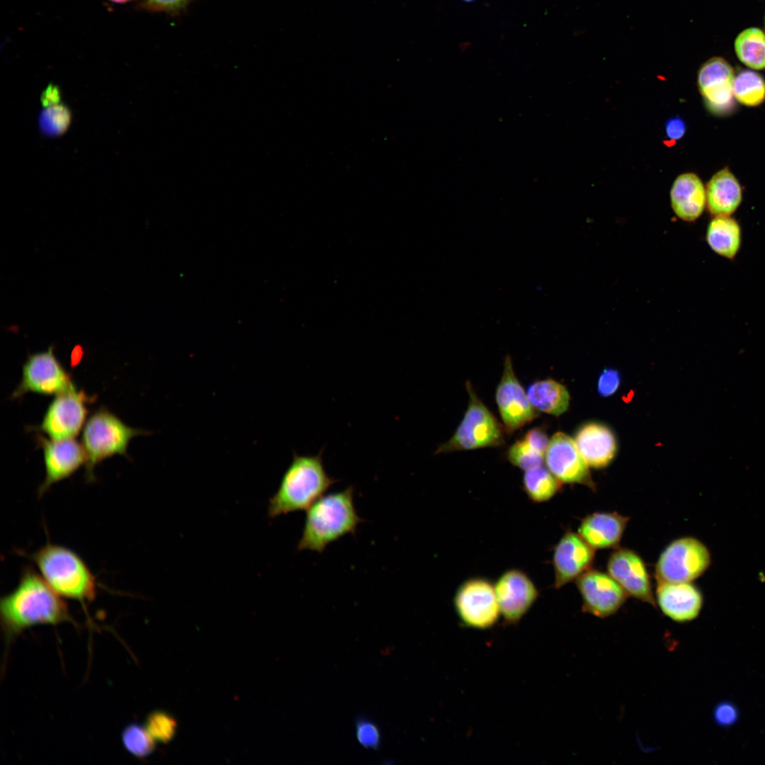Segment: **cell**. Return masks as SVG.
I'll return each instance as SVG.
<instances>
[{"instance_id":"obj_1","label":"cell","mask_w":765,"mask_h":765,"mask_svg":"<svg viewBox=\"0 0 765 765\" xmlns=\"http://www.w3.org/2000/svg\"><path fill=\"white\" fill-rule=\"evenodd\" d=\"M0 620L6 647L30 627L73 623L62 596L29 567L23 569L16 587L1 598Z\"/></svg>"},{"instance_id":"obj_2","label":"cell","mask_w":765,"mask_h":765,"mask_svg":"<svg viewBox=\"0 0 765 765\" xmlns=\"http://www.w3.org/2000/svg\"><path fill=\"white\" fill-rule=\"evenodd\" d=\"M362 521L355 508L353 487L323 495L307 509L297 549L321 553L331 543L354 534Z\"/></svg>"},{"instance_id":"obj_3","label":"cell","mask_w":765,"mask_h":765,"mask_svg":"<svg viewBox=\"0 0 765 765\" xmlns=\"http://www.w3.org/2000/svg\"><path fill=\"white\" fill-rule=\"evenodd\" d=\"M335 482L325 470L322 450L315 455L294 453L278 490L269 500L268 515L274 518L307 510Z\"/></svg>"},{"instance_id":"obj_4","label":"cell","mask_w":765,"mask_h":765,"mask_svg":"<svg viewBox=\"0 0 765 765\" xmlns=\"http://www.w3.org/2000/svg\"><path fill=\"white\" fill-rule=\"evenodd\" d=\"M41 576L62 598L81 604L94 600L97 583L84 560L72 550L47 543L29 555Z\"/></svg>"},{"instance_id":"obj_5","label":"cell","mask_w":765,"mask_h":765,"mask_svg":"<svg viewBox=\"0 0 765 765\" xmlns=\"http://www.w3.org/2000/svg\"><path fill=\"white\" fill-rule=\"evenodd\" d=\"M146 431L127 426L106 409H100L86 421L81 436L86 453V476L94 479V470L99 463L115 454L127 455L130 440Z\"/></svg>"},{"instance_id":"obj_6","label":"cell","mask_w":765,"mask_h":765,"mask_svg":"<svg viewBox=\"0 0 765 765\" xmlns=\"http://www.w3.org/2000/svg\"><path fill=\"white\" fill-rule=\"evenodd\" d=\"M469 402L464 416L453 436L441 444L436 453L470 450L504 444V428L475 392L467 381Z\"/></svg>"},{"instance_id":"obj_7","label":"cell","mask_w":765,"mask_h":765,"mask_svg":"<svg viewBox=\"0 0 765 765\" xmlns=\"http://www.w3.org/2000/svg\"><path fill=\"white\" fill-rule=\"evenodd\" d=\"M710 556L707 548L692 537L678 538L662 551L655 565L658 583L690 582L708 567Z\"/></svg>"},{"instance_id":"obj_8","label":"cell","mask_w":765,"mask_h":765,"mask_svg":"<svg viewBox=\"0 0 765 765\" xmlns=\"http://www.w3.org/2000/svg\"><path fill=\"white\" fill-rule=\"evenodd\" d=\"M453 604L462 623L474 629L492 627L501 613L494 586L483 578H472L462 583L455 594Z\"/></svg>"},{"instance_id":"obj_9","label":"cell","mask_w":765,"mask_h":765,"mask_svg":"<svg viewBox=\"0 0 765 765\" xmlns=\"http://www.w3.org/2000/svg\"><path fill=\"white\" fill-rule=\"evenodd\" d=\"M74 383L54 353V346L45 351L28 356L23 366L22 379L11 395L12 399L26 392L58 395L69 389Z\"/></svg>"},{"instance_id":"obj_10","label":"cell","mask_w":765,"mask_h":765,"mask_svg":"<svg viewBox=\"0 0 765 765\" xmlns=\"http://www.w3.org/2000/svg\"><path fill=\"white\" fill-rule=\"evenodd\" d=\"M90 401L74 385L56 395L50 404L38 427L50 439L74 438L81 431L87 415L86 404Z\"/></svg>"},{"instance_id":"obj_11","label":"cell","mask_w":765,"mask_h":765,"mask_svg":"<svg viewBox=\"0 0 765 765\" xmlns=\"http://www.w3.org/2000/svg\"><path fill=\"white\" fill-rule=\"evenodd\" d=\"M496 402L505 432L511 435L538 416L516 378L511 356L504 359V370L496 389Z\"/></svg>"},{"instance_id":"obj_12","label":"cell","mask_w":765,"mask_h":765,"mask_svg":"<svg viewBox=\"0 0 765 765\" xmlns=\"http://www.w3.org/2000/svg\"><path fill=\"white\" fill-rule=\"evenodd\" d=\"M582 598L583 611L598 618L616 613L625 603L627 594L609 574L589 570L576 579Z\"/></svg>"},{"instance_id":"obj_13","label":"cell","mask_w":765,"mask_h":765,"mask_svg":"<svg viewBox=\"0 0 765 765\" xmlns=\"http://www.w3.org/2000/svg\"><path fill=\"white\" fill-rule=\"evenodd\" d=\"M546 467L561 482L582 484L594 488L588 464L579 453L574 440L562 432L549 440L544 455Z\"/></svg>"},{"instance_id":"obj_14","label":"cell","mask_w":765,"mask_h":765,"mask_svg":"<svg viewBox=\"0 0 765 765\" xmlns=\"http://www.w3.org/2000/svg\"><path fill=\"white\" fill-rule=\"evenodd\" d=\"M38 442L43 450L45 467V479L38 490L41 497L54 484L69 477L85 464L86 458L82 445L74 438L48 440L38 435Z\"/></svg>"},{"instance_id":"obj_15","label":"cell","mask_w":765,"mask_h":765,"mask_svg":"<svg viewBox=\"0 0 765 765\" xmlns=\"http://www.w3.org/2000/svg\"><path fill=\"white\" fill-rule=\"evenodd\" d=\"M734 79L733 68L722 57H712L701 65L698 72V86L711 112L727 113L734 108Z\"/></svg>"},{"instance_id":"obj_16","label":"cell","mask_w":765,"mask_h":765,"mask_svg":"<svg viewBox=\"0 0 765 765\" xmlns=\"http://www.w3.org/2000/svg\"><path fill=\"white\" fill-rule=\"evenodd\" d=\"M494 589L500 613L509 624L518 623L538 596L530 577L517 569L504 572L495 583Z\"/></svg>"},{"instance_id":"obj_17","label":"cell","mask_w":765,"mask_h":765,"mask_svg":"<svg viewBox=\"0 0 765 765\" xmlns=\"http://www.w3.org/2000/svg\"><path fill=\"white\" fill-rule=\"evenodd\" d=\"M608 574L627 595L655 606L650 578L641 557L628 548H618L607 562Z\"/></svg>"},{"instance_id":"obj_18","label":"cell","mask_w":765,"mask_h":765,"mask_svg":"<svg viewBox=\"0 0 765 765\" xmlns=\"http://www.w3.org/2000/svg\"><path fill=\"white\" fill-rule=\"evenodd\" d=\"M579 535L567 531L555 547V587L559 589L591 569L595 552Z\"/></svg>"},{"instance_id":"obj_19","label":"cell","mask_w":765,"mask_h":765,"mask_svg":"<svg viewBox=\"0 0 765 765\" xmlns=\"http://www.w3.org/2000/svg\"><path fill=\"white\" fill-rule=\"evenodd\" d=\"M656 598L662 612L677 623L696 618L703 605L701 592L690 582L658 583Z\"/></svg>"},{"instance_id":"obj_20","label":"cell","mask_w":765,"mask_h":765,"mask_svg":"<svg viewBox=\"0 0 765 765\" xmlns=\"http://www.w3.org/2000/svg\"><path fill=\"white\" fill-rule=\"evenodd\" d=\"M574 441L588 465L594 468L608 465L617 452L613 432L601 423L589 422L580 426L575 434Z\"/></svg>"},{"instance_id":"obj_21","label":"cell","mask_w":765,"mask_h":765,"mask_svg":"<svg viewBox=\"0 0 765 765\" xmlns=\"http://www.w3.org/2000/svg\"><path fill=\"white\" fill-rule=\"evenodd\" d=\"M629 518L617 512H596L581 522L578 533L594 549L616 548Z\"/></svg>"},{"instance_id":"obj_22","label":"cell","mask_w":765,"mask_h":765,"mask_svg":"<svg viewBox=\"0 0 765 765\" xmlns=\"http://www.w3.org/2000/svg\"><path fill=\"white\" fill-rule=\"evenodd\" d=\"M670 200L676 215L684 221H693L703 212L706 191L697 175L685 173L679 175L674 181Z\"/></svg>"},{"instance_id":"obj_23","label":"cell","mask_w":765,"mask_h":765,"mask_svg":"<svg viewBox=\"0 0 765 765\" xmlns=\"http://www.w3.org/2000/svg\"><path fill=\"white\" fill-rule=\"evenodd\" d=\"M706 191L708 208L715 216L730 215L742 202L741 186L728 168L718 171L712 176Z\"/></svg>"},{"instance_id":"obj_24","label":"cell","mask_w":765,"mask_h":765,"mask_svg":"<svg viewBox=\"0 0 765 765\" xmlns=\"http://www.w3.org/2000/svg\"><path fill=\"white\" fill-rule=\"evenodd\" d=\"M526 394L538 412L560 416L569 407L570 395L567 388L550 378L534 381L529 385Z\"/></svg>"},{"instance_id":"obj_25","label":"cell","mask_w":765,"mask_h":765,"mask_svg":"<svg viewBox=\"0 0 765 765\" xmlns=\"http://www.w3.org/2000/svg\"><path fill=\"white\" fill-rule=\"evenodd\" d=\"M706 240L715 253L732 259L741 244L740 225L729 216H715L708 225Z\"/></svg>"},{"instance_id":"obj_26","label":"cell","mask_w":765,"mask_h":765,"mask_svg":"<svg viewBox=\"0 0 765 765\" xmlns=\"http://www.w3.org/2000/svg\"><path fill=\"white\" fill-rule=\"evenodd\" d=\"M737 58L754 69H765V33L758 28L742 31L734 43Z\"/></svg>"},{"instance_id":"obj_27","label":"cell","mask_w":765,"mask_h":765,"mask_svg":"<svg viewBox=\"0 0 765 765\" xmlns=\"http://www.w3.org/2000/svg\"><path fill=\"white\" fill-rule=\"evenodd\" d=\"M561 484L543 465L526 470L523 477V489L528 498L535 502H543L551 499L559 492Z\"/></svg>"},{"instance_id":"obj_28","label":"cell","mask_w":765,"mask_h":765,"mask_svg":"<svg viewBox=\"0 0 765 765\" xmlns=\"http://www.w3.org/2000/svg\"><path fill=\"white\" fill-rule=\"evenodd\" d=\"M733 95L742 105L759 106L765 101V80L754 71L742 70L735 76Z\"/></svg>"},{"instance_id":"obj_29","label":"cell","mask_w":765,"mask_h":765,"mask_svg":"<svg viewBox=\"0 0 765 765\" xmlns=\"http://www.w3.org/2000/svg\"><path fill=\"white\" fill-rule=\"evenodd\" d=\"M72 121V113L64 104L55 103L40 112L38 125L42 134L49 137H57L64 134Z\"/></svg>"},{"instance_id":"obj_30","label":"cell","mask_w":765,"mask_h":765,"mask_svg":"<svg viewBox=\"0 0 765 765\" xmlns=\"http://www.w3.org/2000/svg\"><path fill=\"white\" fill-rule=\"evenodd\" d=\"M122 742L125 749L137 758L150 755L155 749L156 741L145 726L133 723L128 725L122 733Z\"/></svg>"},{"instance_id":"obj_31","label":"cell","mask_w":765,"mask_h":765,"mask_svg":"<svg viewBox=\"0 0 765 765\" xmlns=\"http://www.w3.org/2000/svg\"><path fill=\"white\" fill-rule=\"evenodd\" d=\"M506 458L513 465L526 471L542 465L544 455L522 438L516 441L509 448Z\"/></svg>"},{"instance_id":"obj_32","label":"cell","mask_w":765,"mask_h":765,"mask_svg":"<svg viewBox=\"0 0 765 765\" xmlns=\"http://www.w3.org/2000/svg\"><path fill=\"white\" fill-rule=\"evenodd\" d=\"M176 722L168 713L156 711L150 714L146 721L145 727L156 742H169L175 735Z\"/></svg>"},{"instance_id":"obj_33","label":"cell","mask_w":765,"mask_h":765,"mask_svg":"<svg viewBox=\"0 0 765 765\" xmlns=\"http://www.w3.org/2000/svg\"><path fill=\"white\" fill-rule=\"evenodd\" d=\"M356 734L358 742L365 748L377 749L379 747L381 736L378 727L372 721L361 719L356 724Z\"/></svg>"},{"instance_id":"obj_34","label":"cell","mask_w":765,"mask_h":765,"mask_svg":"<svg viewBox=\"0 0 765 765\" xmlns=\"http://www.w3.org/2000/svg\"><path fill=\"white\" fill-rule=\"evenodd\" d=\"M192 0H142L141 8L152 12H164L175 16L183 11Z\"/></svg>"},{"instance_id":"obj_35","label":"cell","mask_w":765,"mask_h":765,"mask_svg":"<svg viewBox=\"0 0 765 765\" xmlns=\"http://www.w3.org/2000/svg\"><path fill=\"white\" fill-rule=\"evenodd\" d=\"M620 376L619 373L613 368L605 369L600 375L597 390L603 397H608L613 395L619 387Z\"/></svg>"},{"instance_id":"obj_36","label":"cell","mask_w":765,"mask_h":765,"mask_svg":"<svg viewBox=\"0 0 765 765\" xmlns=\"http://www.w3.org/2000/svg\"><path fill=\"white\" fill-rule=\"evenodd\" d=\"M737 708L730 703H721L714 710V718L720 725H732L737 720Z\"/></svg>"},{"instance_id":"obj_37","label":"cell","mask_w":765,"mask_h":765,"mask_svg":"<svg viewBox=\"0 0 765 765\" xmlns=\"http://www.w3.org/2000/svg\"><path fill=\"white\" fill-rule=\"evenodd\" d=\"M523 438L533 448L545 455L549 440L547 433L543 427H535L530 429Z\"/></svg>"},{"instance_id":"obj_38","label":"cell","mask_w":765,"mask_h":765,"mask_svg":"<svg viewBox=\"0 0 765 765\" xmlns=\"http://www.w3.org/2000/svg\"><path fill=\"white\" fill-rule=\"evenodd\" d=\"M685 130V123L680 118H671L666 124L667 136L672 140L680 139L684 135Z\"/></svg>"},{"instance_id":"obj_39","label":"cell","mask_w":765,"mask_h":765,"mask_svg":"<svg viewBox=\"0 0 765 765\" xmlns=\"http://www.w3.org/2000/svg\"><path fill=\"white\" fill-rule=\"evenodd\" d=\"M60 91L56 85L50 84L41 95L42 104L46 107L52 104L58 103L60 100Z\"/></svg>"},{"instance_id":"obj_40","label":"cell","mask_w":765,"mask_h":765,"mask_svg":"<svg viewBox=\"0 0 765 765\" xmlns=\"http://www.w3.org/2000/svg\"><path fill=\"white\" fill-rule=\"evenodd\" d=\"M108 1H111L113 3H115V4H122L128 3V2H130V1H131L132 0H108Z\"/></svg>"},{"instance_id":"obj_41","label":"cell","mask_w":765,"mask_h":765,"mask_svg":"<svg viewBox=\"0 0 765 765\" xmlns=\"http://www.w3.org/2000/svg\"><path fill=\"white\" fill-rule=\"evenodd\" d=\"M463 1H467V2H470V1H472L474 0H463Z\"/></svg>"}]
</instances>
